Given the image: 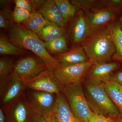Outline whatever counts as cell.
Wrapping results in <instances>:
<instances>
[{"label":"cell","instance_id":"4316f807","mask_svg":"<svg viewBox=\"0 0 122 122\" xmlns=\"http://www.w3.org/2000/svg\"><path fill=\"white\" fill-rule=\"evenodd\" d=\"M88 122H116L115 118L107 117L103 115L95 113L92 111V113L88 119Z\"/></svg>","mask_w":122,"mask_h":122},{"label":"cell","instance_id":"d4e9b609","mask_svg":"<svg viewBox=\"0 0 122 122\" xmlns=\"http://www.w3.org/2000/svg\"><path fill=\"white\" fill-rule=\"evenodd\" d=\"M14 63L12 59L4 57L0 59V86L12 74Z\"/></svg>","mask_w":122,"mask_h":122},{"label":"cell","instance_id":"83f0119b","mask_svg":"<svg viewBox=\"0 0 122 122\" xmlns=\"http://www.w3.org/2000/svg\"><path fill=\"white\" fill-rule=\"evenodd\" d=\"M10 11L7 8L0 10V28L7 29L10 24L8 19Z\"/></svg>","mask_w":122,"mask_h":122},{"label":"cell","instance_id":"5b68a950","mask_svg":"<svg viewBox=\"0 0 122 122\" xmlns=\"http://www.w3.org/2000/svg\"><path fill=\"white\" fill-rule=\"evenodd\" d=\"M93 65L90 61L74 65L61 64L60 67L54 72L63 87L79 85L81 84Z\"/></svg>","mask_w":122,"mask_h":122},{"label":"cell","instance_id":"7402d4cb","mask_svg":"<svg viewBox=\"0 0 122 122\" xmlns=\"http://www.w3.org/2000/svg\"><path fill=\"white\" fill-rule=\"evenodd\" d=\"M29 51L18 48L9 41L8 39L1 35L0 37V54L1 55L15 56L24 55Z\"/></svg>","mask_w":122,"mask_h":122},{"label":"cell","instance_id":"52a82bcc","mask_svg":"<svg viewBox=\"0 0 122 122\" xmlns=\"http://www.w3.org/2000/svg\"><path fill=\"white\" fill-rule=\"evenodd\" d=\"M7 122H30L33 111L24 93L9 104L1 107Z\"/></svg>","mask_w":122,"mask_h":122},{"label":"cell","instance_id":"44dd1931","mask_svg":"<svg viewBox=\"0 0 122 122\" xmlns=\"http://www.w3.org/2000/svg\"><path fill=\"white\" fill-rule=\"evenodd\" d=\"M111 28L116 48L112 60L122 63V29L119 23H112Z\"/></svg>","mask_w":122,"mask_h":122},{"label":"cell","instance_id":"1f68e13d","mask_svg":"<svg viewBox=\"0 0 122 122\" xmlns=\"http://www.w3.org/2000/svg\"><path fill=\"white\" fill-rule=\"evenodd\" d=\"M0 122H7L4 112L1 107L0 108Z\"/></svg>","mask_w":122,"mask_h":122},{"label":"cell","instance_id":"5bb4252c","mask_svg":"<svg viewBox=\"0 0 122 122\" xmlns=\"http://www.w3.org/2000/svg\"><path fill=\"white\" fill-rule=\"evenodd\" d=\"M52 113L58 122H81L75 116L61 92L56 96Z\"/></svg>","mask_w":122,"mask_h":122},{"label":"cell","instance_id":"9c48e42d","mask_svg":"<svg viewBox=\"0 0 122 122\" xmlns=\"http://www.w3.org/2000/svg\"><path fill=\"white\" fill-rule=\"evenodd\" d=\"M27 89L58 95L63 86L53 71L48 68L35 77L26 82Z\"/></svg>","mask_w":122,"mask_h":122},{"label":"cell","instance_id":"4dcf8cb0","mask_svg":"<svg viewBox=\"0 0 122 122\" xmlns=\"http://www.w3.org/2000/svg\"><path fill=\"white\" fill-rule=\"evenodd\" d=\"M112 77L115 80L122 86V71L118 72Z\"/></svg>","mask_w":122,"mask_h":122},{"label":"cell","instance_id":"9a60e30c","mask_svg":"<svg viewBox=\"0 0 122 122\" xmlns=\"http://www.w3.org/2000/svg\"><path fill=\"white\" fill-rule=\"evenodd\" d=\"M38 12L49 22L63 28L66 26V23L54 0L45 1Z\"/></svg>","mask_w":122,"mask_h":122},{"label":"cell","instance_id":"836d02e7","mask_svg":"<svg viewBox=\"0 0 122 122\" xmlns=\"http://www.w3.org/2000/svg\"><path fill=\"white\" fill-rule=\"evenodd\" d=\"M115 119L116 122H122V118L119 116L116 117Z\"/></svg>","mask_w":122,"mask_h":122},{"label":"cell","instance_id":"e0dca14e","mask_svg":"<svg viewBox=\"0 0 122 122\" xmlns=\"http://www.w3.org/2000/svg\"><path fill=\"white\" fill-rule=\"evenodd\" d=\"M105 89L108 96L118 111L122 118V86L112 77L104 82Z\"/></svg>","mask_w":122,"mask_h":122},{"label":"cell","instance_id":"f546056e","mask_svg":"<svg viewBox=\"0 0 122 122\" xmlns=\"http://www.w3.org/2000/svg\"><path fill=\"white\" fill-rule=\"evenodd\" d=\"M30 122H48L45 118L38 115L33 112Z\"/></svg>","mask_w":122,"mask_h":122},{"label":"cell","instance_id":"603a6c76","mask_svg":"<svg viewBox=\"0 0 122 122\" xmlns=\"http://www.w3.org/2000/svg\"><path fill=\"white\" fill-rule=\"evenodd\" d=\"M54 1L66 23L75 16L79 9L68 0H54Z\"/></svg>","mask_w":122,"mask_h":122},{"label":"cell","instance_id":"3957f363","mask_svg":"<svg viewBox=\"0 0 122 122\" xmlns=\"http://www.w3.org/2000/svg\"><path fill=\"white\" fill-rule=\"evenodd\" d=\"M85 87V95L92 111L111 117L119 115L117 109L107 93L104 82L87 79Z\"/></svg>","mask_w":122,"mask_h":122},{"label":"cell","instance_id":"ffe728a7","mask_svg":"<svg viewBox=\"0 0 122 122\" xmlns=\"http://www.w3.org/2000/svg\"><path fill=\"white\" fill-rule=\"evenodd\" d=\"M71 2L85 13L97 9L110 7L109 0H72Z\"/></svg>","mask_w":122,"mask_h":122},{"label":"cell","instance_id":"d6a6232c","mask_svg":"<svg viewBox=\"0 0 122 122\" xmlns=\"http://www.w3.org/2000/svg\"><path fill=\"white\" fill-rule=\"evenodd\" d=\"M45 118L48 122H58L56 118L53 113L46 117Z\"/></svg>","mask_w":122,"mask_h":122},{"label":"cell","instance_id":"277c9868","mask_svg":"<svg viewBox=\"0 0 122 122\" xmlns=\"http://www.w3.org/2000/svg\"><path fill=\"white\" fill-rule=\"evenodd\" d=\"M61 92L75 116L81 122H88L92 111L81 84L63 86Z\"/></svg>","mask_w":122,"mask_h":122},{"label":"cell","instance_id":"8992f818","mask_svg":"<svg viewBox=\"0 0 122 122\" xmlns=\"http://www.w3.org/2000/svg\"><path fill=\"white\" fill-rule=\"evenodd\" d=\"M48 68L36 57L29 56L19 59L14 63L12 74L24 81H28Z\"/></svg>","mask_w":122,"mask_h":122},{"label":"cell","instance_id":"d590c367","mask_svg":"<svg viewBox=\"0 0 122 122\" xmlns=\"http://www.w3.org/2000/svg\"></svg>","mask_w":122,"mask_h":122},{"label":"cell","instance_id":"cb8c5ba5","mask_svg":"<svg viewBox=\"0 0 122 122\" xmlns=\"http://www.w3.org/2000/svg\"><path fill=\"white\" fill-rule=\"evenodd\" d=\"M44 42L47 50L56 55L66 52L69 50L66 35L51 41Z\"/></svg>","mask_w":122,"mask_h":122},{"label":"cell","instance_id":"ba28073f","mask_svg":"<svg viewBox=\"0 0 122 122\" xmlns=\"http://www.w3.org/2000/svg\"><path fill=\"white\" fill-rule=\"evenodd\" d=\"M25 93L34 113L44 118L52 113L56 95L29 89Z\"/></svg>","mask_w":122,"mask_h":122},{"label":"cell","instance_id":"8fae6325","mask_svg":"<svg viewBox=\"0 0 122 122\" xmlns=\"http://www.w3.org/2000/svg\"><path fill=\"white\" fill-rule=\"evenodd\" d=\"M117 8L106 7L85 13L89 22L91 31L111 25L115 19Z\"/></svg>","mask_w":122,"mask_h":122},{"label":"cell","instance_id":"30bf717a","mask_svg":"<svg viewBox=\"0 0 122 122\" xmlns=\"http://www.w3.org/2000/svg\"><path fill=\"white\" fill-rule=\"evenodd\" d=\"M27 89L26 82L11 74L0 86L1 107L6 106L18 98Z\"/></svg>","mask_w":122,"mask_h":122},{"label":"cell","instance_id":"484cf974","mask_svg":"<svg viewBox=\"0 0 122 122\" xmlns=\"http://www.w3.org/2000/svg\"><path fill=\"white\" fill-rule=\"evenodd\" d=\"M32 14V13L26 10L15 7L13 13L12 23L22 24L30 17Z\"/></svg>","mask_w":122,"mask_h":122},{"label":"cell","instance_id":"d6986e66","mask_svg":"<svg viewBox=\"0 0 122 122\" xmlns=\"http://www.w3.org/2000/svg\"><path fill=\"white\" fill-rule=\"evenodd\" d=\"M65 34L64 28L52 23L45 26L37 35L42 41L47 42L65 36Z\"/></svg>","mask_w":122,"mask_h":122},{"label":"cell","instance_id":"7c38bea8","mask_svg":"<svg viewBox=\"0 0 122 122\" xmlns=\"http://www.w3.org/2000/svg\"><path fill=\"white\" fill-rule=\"evenodd\" d=\"M92 32L89 22L86 13L79 9L72 23L71 37L74 44H82Z\"/></svg>","mask_w":122,"mask_h":122},{"label":"cell","instance_id":"e575fe53","mask_svg":"<svg viewBox=\"0 0 122 122\" xmlns=\"http://www.w3.org/2000/svg\"><path fill=\"white\" fill-rule=\"evenodd\" d=\"M119 25H120V26L122 29V16H121V17L120 18V21H119Z\"/></svg>","mask_w":122,"mask_h":122},{"label":"cell","instance_id":"7a4b0ae2","mask_svg":"<svg viewBox=\"0 0 122 122\" xmlns=\"http://www.w3.org/2000/svg\"><path fill=\"white\" fill-rule=\"evenodd\" d=\"M81 45L93 64L110 62L116 52L111 25L92 31Z\"/></svg>","mask_w":122,"mask_h":122},{"label":"cell","instance_id":"2e32d148","mask_svg":"<svg viewBox=\"0 0 122 122\" xmlns=\"http://www.w3.org/2000/svg\"><path fill=\"white\" fill-rule=\"evenodd\" d=\"M61 65H70L86 62L89 58L82 46L75 47L53 56Z\"/></svg>","mask_w":122,"mask_h":122},{"label":"cell","instance_id":"4fadbf2b","mask_svg":"<svg viewBox=\"0 0 122 122\" xmlns=\"http://www.w3.org/2000/svg\"><path fill=\"white\" fill-rule=\"evenodd\" d=\"M120 66L116 62L93 64L86 74L87 79L105 82L111 78L112 72Z\"/></svg>","mask_w":122,"mask_h":122},{"label":"cell","instance_id":"f1b7e54d","mask_svg":"<svg viewBox=\"0 0 122 122\" xmlns=\"http://www.w3.org/2000/svg\"><path fill=\"white\" fill-rule=\"evenodd\" d=\"M15 7L26 10L31 13L34 12L33 7L31 0H15L14 1Z\"/></svg>","mask_w":122,"mask_h":122},{"label":"cell","instance_id":"6da1fadb","mask_svg":"<svg viewBox=\"0 0 122 122\" xmlns=\"http://www.w3.org/2000/svg\"><path fill=\"white\" fill-rule=\"evenodd\" d=\"M8 39L18 48L30 51L39 57L48 68L55 71L61 64L52 56L46 48L45 42L35 33L21 25L12 23L8 28Z\"/></svg>","mask_w":122,"mask_h":122},{"label":"cell","instance_id":"ac0fdd59","mask_svg":"<svg viewBox=\"0 0 122 122\" xmlns=\"http://www.w3.org/2000/svg\"><path fill=\"white\" fill-rule=\"evenodd\" d=\"M52 23L48 21L38 12L32 13V15L28 20L22 23V25L36 34L45 26Z\"/></svg>","mask_w":122,"mask_h":122}]
</instances>
